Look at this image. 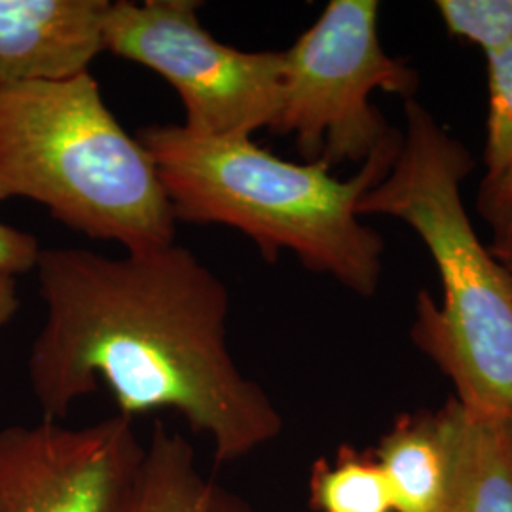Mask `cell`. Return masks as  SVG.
<instances>
[{
    "instance_id": "6da1fadb",
    "label": "cell",
    "mask_w": 512,
    "mask_h": 512,
    "mask_svg": "<svg viewBox=\"0 0 512 512\" xmlns=\"http://www.w3.org/2000/svg\"><path fill=\"white\" fill-rule=\"evenodd\" d=\"M35 270L48 313L29 380L44 420L105 384L129 420L175 410L219 465L279 437L281 414L228 349V289L190 249H42Z\"/></svg>"
},
{
    "instance_id": "7a4b0ae2",
    "label": "cell",
    "mask_w": 512,
    "mask_h": 512,
    "mask_svg": "<svg viewBox=\"0 0 512 512\" xmlns=\"http://www.w3.org/2000/svg\"><path fill=\"white\" fill-rule=\"evenodd\" d=\"M135 137L156 164L175 222L236 228L270 264L289 251L357 296L378 293L384 239L361 222L357 205L389 173L403 131L348 181L323 160L289 162L251 137L203 135L183 124L145 126Z\"/></svg>"
},
{
    "instance_id": "3957f363",
    "label": "cell",
    "mask_w": 512,
    "mask_h": 512,
    "mask_svg": "<svg viewBox=\"0 0 512 512\" xmlns=\"http://www.w3.org/2000/svg\"><path fill=\"white\" fill-rule=\"evenodd\" d=\"M475 165L420 101L406 99L401 150L357 213L393 217L418 234L437 266L442 302L418 293L412 342L452 382L463 408L512 416V279L463 205L461 183Z\"/></svg>"
},
{
    "instance_id": "277c9868",
    "label": "cell",
    "mask_w": 512,
    "mask_h": 512,
    "mask_svg": "<svg viewBox=\"0 0 512 512\" xmlns=\"http://www.w3.org/2000/svg\"><path fill=\"white\" fill-rule=\"evenodd\" d=\"M25 198L128 253L175 243V219L147 148L110 112L90 71L0 86V202Z\"/></svg>"
},
{
    "instance_id": "5b68a950",
    "label": "cell",
    "mask_w": 512,
    "mask_h": 512,
    "mask_svg": "<svg viewBox=\"0 0 512 512\" xmlns=\"http://www.w3.org/2000/svg\"><path fill=\"white\" fill-rule=\"evenodd\" d=\"M378 16L376 0H332L283 52L281 105L270 131L294 137L304 162L365 164L401 135L370 95L414 99L420 76L385 54Z\"/></svg>"
},
{
    "instance_id": "8992f818",
    "label": "cell",
    "mask_w": 512,
    "mask_h": 512,
    "mask_svg": "<svg viewBox=\"0 0 512 512\" xmlns=\"http://www.w3.org/2000/svg\"><path fill=\"white\" fill-rule=\"evenodd\" d=\"M194 0L110 2L105 52L162 76L183 103L184 128L251 137L274 126L281 105L283 52H243L203 29Z\"/></svg>"
},
{
    "instance_id": "52a82bcc",
    "label": "cell",
    "mask_w": 512,
    "mask_h": 512,
    "mask_svg": "<svg viewBox=\"0 0 512 512\" xmlns=\"http://www.w3.org/2000/svg\"><path fill=\"white\" fill-rule=\"evenodd\" d=\"M145 446L120 414L88 427L0 429V512H118Z\"/></svg>"
},
{
    "instance_id": "ba28073f",
    "label": "cell",
    "mask_w": 512,
    "mask_h": 512,
    "mask_svg": "<svg viewBox=\"0 0 512 512\" xmlns=\"http://www.w3.org/2000/svg\"><path fill=\"white\" fill-rule=\"evenodd\" d=\"M110 0H0V86L88 73Z\"/></svg>"
},
{
    "instance_id": "9c48e42d",
    "label": "cell",
    "mask_w": 512,
    "mask_h": 512,
    "mask_svg": "<svg viewBox=\"0 0 512 512\" xmlns=\"http://www.w3.org/2000/svg\"><path fill=\"white\" fill-rule=\"evenodd\" d=\"M450 480L439 512H512V416H480L456 397L440 406Z\"/></svg>"
},
{
    "instance_id": "30bf717a",
    "label": "cell",
    "mask_w": 512,
    "mask_h": 512,
    "mask_svg": "<svg viewBox=\"0 0 512 512\" xmlns=\"http://www.w3.org/2000/svg\"><path fill=\"white\" fill-rule=\"evenodd\" d=\"M395 512H439L450 480V439L442 408L401 414L372 450Z\"/></svg>"
},
{
    "instance_id": "8fae6325",
    "label": "cell",
    "mask_w": 512,
    "mask_h": 512,
    "mask_svg": "<svg viewBox=\"0 0 512 512\" xmlns=\"http://www.w3.org/2000/svg\"><path fill=\"white\" fill-rule=\"evenodd\" d=\"M220 492L203 476L194 448L154 423L137 476L118 512H219Z\"/></svg>"
},
{
    "instance_id": "7c38bea8",
    "label": "cell",
    "mask_w": 512,
    "mask_h": 512,
    "mask_svg": "<svg viewBox=\"0 0 512 512\" xmlns=\"http://www.w3.org/2000/svg\"><path fill=\"white\" fill-rule=\"evenodd\" d=\"M310 505L315 512H395L387 476L372 450L349 444L334 459L313 463Z\"/></svg>"
},
{
    "instance_id": "4fadbf2b",
    "label": "cell",
    "mask_w": 512,
    "mask_h": 512,
    "mask_svg": "<svg viewBox=\"0 0 512 512\" xmlns=\"http://www.w3.org/2000/svg\"><path fill=\"white\" fill-rule=\"evenodd\" d=\"M488 65V122L484 167L486 177L495 179L512 165V40L486 54Z\"/></svg>"
},
{
    "instance_id": "5bb4252c",
    "label": "cell",
    "mask_w": 512,
    "mask_h": 512,
    "mask_svg": "<svg viewBox=\"0 0 512 512\" xmlns=\"http://www.w3.org/2000/svg\"><path fill=\"white\" fill-rule=\"evenodd\" d=\"M435 8L452 37L475 44L484 54L512 40V0H439Z\"/></svg>"
},
{
    "instance_id": "9a60e30c",
    "label": "cell",
    "mask_w": 512,
    "mask_h": 512,
    "mask_svg": "<svg viewBox=\"0 0 512 512\" xmlns=\"http://www.w3.org/2000/svg\"><path fill=\"white\" fill-rule=\"evenodd\" d=\"M476 213L490 226L492 243H512V165L499 177L480 183Z\"/></svg>"
},
{
    "instance_id": "2e32d148",
    "label": "cell",
    "mask_w": 512,
    "mask_h": 512,
    "mask_svg": "<svg viewBox=\"0 0 512 512\" xmlns=\"http://www.w3.org/2000/svg\"><path fill=\"white\" fill-rule=\"evenodd\" d=\"M40 251L33 234L0 222V272L16 277L35 270Z\"/></svg>"
},
{
    "instance_id": "e0dca14e",
    "label": "cell",
    "mask_w": 512,
    "mask_h": 512,
    "mask_svg": "<svg viewBox=\"0 0 512 512\" xmlns=\"http://www.w3.org/2000/svg\"><path fill=\"white\" fill-rule=\"evenodd\" d=\"M19 310L16 277L0 272V327L8 325Z\"/></svg>"
},
{
    "instance_id": "ac0fdd59",
    "label": "cell",
    "mask_w": 512,
    "mask_h": 512,
    "mask_svg": "<svg viewBox=\"0 0 512 512\" xmlns=\"http://www.w3.org/2000/svg\"><path fill=\"white\" fill-rule=\"evenodd\" d=\"M488 247L512 279V243H490Z\"/></svg>"
},
{
    "instance_id": "d6986e66",
    "label": "cell",
    "mask_w": 512,
    "mask_h": 512,
    "mask_svg": "<svg viewBox=\"0 0 512 512\" xmlns=\"http://www.w3.org/2000/svg\"><path fill=\"white\" fill-rule=\"evenodd\" d=\"M219 512H247L236 509V501L226 497L224 494H220V511Z\"/></svg>"
}]
</instances>
